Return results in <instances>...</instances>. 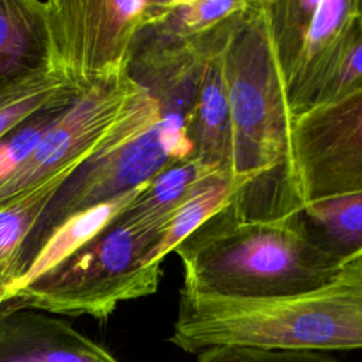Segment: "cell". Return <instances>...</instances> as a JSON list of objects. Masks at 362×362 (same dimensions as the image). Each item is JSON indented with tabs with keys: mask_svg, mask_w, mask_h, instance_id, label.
I'll return each instance as SVG.
<instances>
[{
	"mask_svg": "<svg viewBox=\"0 0 362 362\" xmlns=\"http://www.w3.org/2000/svg\"><path fill=\"white\" fill-rule=\"evenodd\" d=\"M297 214L310 240L337 266L362 259V191L310 202Z\"/></svg>",
	"mask_w": 362,
	"mask_h": 362,
	"instance_id": "14",
	"label": "cell"
},
{
	"mask_svg": "<svg viewBox=\"0 0 362 362\" xmlns=\"http://www.w3.org/2000/svg\"><path fill=\"white\" fill-rule=\"evenodd\" d=\"M182 287L191 296L264 300L327 283L339 269L307 236L298 214L240 219L226 205L180 243Z\"/></svg>",
	"mask_w": 362,
	"mask_h": 362,
	"instance_id": "3",
	"label": "cell"
},
{
	"mask_svg": "<svg viewBox=\"0 0 362 362\" xmlns=\"http://www.w3.org/2000/svg\"><path fill=\"white\" fill-rule=\"evenodd\" d=\"M146 185L147 182L107 202L78 212L58 225L45 239L21 277L4 293L0 303L10 293L38 280L61 266L66 259L99 236L130 206Z\"/></svg>",
	"mask_w": 362,
	"mask_h": 362,
	"instance_id": "12",
	"label": "cell"
},
{
	"mask_svg": "<svg viewBox=\"0 0 362 362\" xmlns=\"http://www.w3.org/2000/svg\"><path fill=\"white\" fill-rule=\"evenodd\" d=\"M141 89L126 71L81 95L34 151L0 180V209L62 168L85 161Z\"/></svg>",
	"mask_w": 362,
	"mask_h": 362,
	"instance_id": "9",
	"label": "cell"
},
{
	"mask_svg": "<svg viewBox=\"0 0 362 362\" xmlns=\"http://www.w3.org/2000/svg\"><path fill=\"white\" fill-rule=\"evenodd\" d=\"M249 0H164L161 16L148 28L178 41H192L238 16Z\"/></svg>",
	"mask_w": 362,
	"mask_h": 362,
	"instance_id": "19",
	"label": "cell"
},
{
	"mask_svg": "<svg viewBox=\"0 0 362 362\" xmlns=\"http://www.w3.org/2000/svg\"><path fill=\"white\" fill-rule=\"evenodd\" d=\"M197 355V362H339L320 351L262 349L238 345L214 346Z\"/></svg>",
	"mask_w": 362,
	"mask_h": 362,
	"instance_id": "20",
	"label": "cell"
},
{
	"mask_svg": "<svg viewBox=\"0 0 362 362\" xmlns=\"http://www.w3.org/2000/svg\"><path fill=\"white\" fill-rule=\"evenodd\" d=\"M168 341L189 354L225 345L362 349V259L339 267L318 287L284 297L229 300L180 291Z\"/></svg>",
	"mask_w": 362,
	"mask_h": 362,
	"instance_id": "2",
	"label": "cell"
},
{
	"mask_svg": "<svg viewBox=\"0 0 362 362\" xmlns=\"http://www.w3.org/2000/svg\"><path fill=\"white\" fill-rule=\"evenodd\" d=\"M191 156L187 127L163 116L157 100L143 86L100 147L55 191L23 246L17 280L65 219L148 182L165 167Z\"/></svg>",
	"mask_w": 362,
	"mask_h": 362,
	"instance_id": "4",
	"label": "cell"
},
{
	"mask_svg": "<svg viewBox=\"0 0 362 362\" xmlns=\"http://www.w3.org/2000/svg\"><path fill=\"white\" fill-rule=\"evenodd\" d=\"M164 0H48L44 18L49 59L86 93L127 71L137 34Z\"/></svg>",
	"mask_w": 362,
	"mask_h": 362,
	"instance_id": "6",
	"label": "cell"
},
{
	"mask_svg": "<svg viewBox=\"0 0 362 362\" xmlns=\"http://www.w3.org/2000/svg\"><path fill=\"white\" fill-rule=\"evenodd\" d=\"M222 69L232 127L228 204L240 219H273L298 211L290 163L293 115L273 48L267 0H249L228 27Z\"/></svg>",
	"mask_w": 362,
	"mask_h": 362,
	"instance_id": "1",
	"label": "cell"
},
{
	"mask_svg": "<svg viewBox=\"0 0 362 362\" xmlns=\"http://www.w3.org/2000/svg\"><path fill=\"white\" fill-rule=\"evenodd\" d=\"M163 230L113 222L61 266L4 297L0 311L28 308L106 321L120 303L157 291L163 264L146 260Z\"/></svg>",
	"mask_w": 362,
	"mask_h": 362,
	"instance_id": "5",
	"label": "cell"
},
{
	"mask_svg": "<svg viewBox=\"0 0 362 362\" xmlns=\"http://www.w3.org/2000/svg\"><path fill=\"white\" fill-rule=\"evenodd\" d=\"M78 86L51 59L0 88V140L42 110L72 105Z\"/></svg>",
	"mask_w": 362,
	"mask_h": 362,
	"instance_id": "15",
	"label": "cell"
},
{
	"mask_svg": "<svg viewBox=\"0 0 362 362\" xmlns=\"http://www.w3.org/2000/svg\"><path fill=\"white\" fill-rule=\"evenodd\" d=\"M82 163L62 168L0 209V300L17 280L21 250L30 232L59 185Z\"/></svg>",
	"mask_w": 362,
	"mask_h": 362,
	"instance_id": "17",
	"label": "cell"
},
{
	"mask_svg": "<svg viewBox=\"0 0 362 362\" xmlns=\"http://www.w3.org/2000/svg\"><path fill=\"white\" fill-rule=\"evenodd\" d=\"M0 362H119L68 321L37 310L0 311Z\"/></svg>",
	"mask_w": 362,
	"mask_h": 362,
	"instance_id": "10",
	"label": "cell"
},
{
	"mask_svg": "<svg viewBox=\"0 0 362 362\" xmlns=\"http://www.w3.org/2000/svg\"><path fill=\"white\" fill-rule=\"evenodd\" d=\"M230 20L219 27L211 40L187 124V137L192 146L191 157L229 177L232 127L222 69V47Z\"/></svg>",
	"mask_w": 362,
	"mask_h": 362,
	"instance_id": "11",
	"label": "cell"
},
{
	"mask_svg": "<svg viewBox=\"0 0 362 362\" xmlns=\"http://www.w3.org/2000/svg\"><path fill=\"white\" fill-rule=\"evenodd\" d=\"M235 194L236 187L228 174H215L198 184L168 219L160 240L147 255V266L163 264L168 253L225 208Z\"/></svg>",
	"mask_w": 362,
	"mask_h": 362,
	"instance_id": "18",
	"label": "cell"
},
{
	"mask_svg": "<svg viewBox=\"0 0 362 362\" xmlns=\"http://www.w3.org/2000/svg\"><path fill=\"white\" fill-rule=\"evenodd\" d=\"M215 174L225 173L208 167L194 157L173 163L147 182L139 197L115 222L164 229L191 191Z\"/></svg>",
	"mask_w": 362,
	"mask_h": 362,
	"instance_id": "16",
	"label": "cell"
},
{
	"mask_svg": "<svg viewBox=\"0 0 362 362\" xmlns=\"http://www.w3.org/2000/svg\"><path fill=\"white\" fill-rule=\"evenodd\" d=\"M290 163L298 209L362 191V88L293 117Z\"/></svg>",
	"mask_w": 362,
	"mask_h": 362,
	"instance_id": "8",
	"label": "cell"
},
{
	"mask_svg": "<svg viewBox=\"0 0 362 362\" xmlns=\"http://www.w3.org/2000/svg\"><path fill=\"white\" fill-rule=\"evenodd\" d=\"M273 48L293 117L310 109L358 21L356 0H267Z\"/></svg>",
	"mask_w": 362,
	"mask_h": 362,
	"instance_id": "7",
	"label": "cell"
},
{
	"mask_svg": "<svg viewBox=\"0 0 362 362\" xmlns=\"http://www.w3.org/2000/svg\"><path fill=\"white\" fill-rule=\"evenodd\" d=\"M49 59L42 0H0V88Z\"/></svg>",
	"mask_w": 362,
	"mask_h": 362,
	"instance_id": "13",
	"label": "cell"
}]
</instances>
